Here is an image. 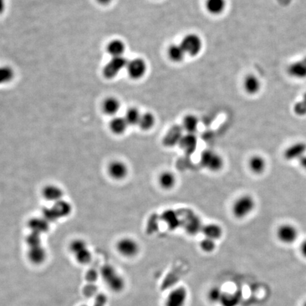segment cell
I'll list each match as a JSON object with an SVG mask.
<instances>
[{
  "label": "cell",
  "instance_id": "1",
  "mask_svg": "<svg viewBox=\"0 0 306 306\" xmlns=\"http://www.w3.org/2000/svg\"><path fill=\"white\" fill-rule=\"evenodd\" d=\"M102 279L113 292H121L125 288V281L113 266L106 264L100 269Z\"/></svg>",
  "mask_w": 306,
  "mask_h": 306
},
{
  "label": "cell",
  "instance_id": "2",
  "mask_svg": "<svg viewBox=\"0 0 306 306\" xmlns=\"http://www.w3.org/2000/svg\"><path fill=\"white\" fill-rule=\"evenodd\" d=\"M255 207L254 199L250 195H243L235 201L232 212L235 218L242 219L253 212Z\"/></svg>",
  "mask_w": 306,
  "mask_h": 306
},
{
  "label": "cell",
  "instance_id": "3",
  "mask_svg": "<svg viewBox=\"0 0 306 306\" xmlns=\"http://www.w3.org/2000/svg\"><path fill=\"white\" fill-rule=\"evenodd\" d=\"M200 162L204 168L208 169L210 172H218L221 170L224 166L223 157L218 153L210 150H207L202 153Z\"/></svg>",
  "mask_w": 306,
  "mask_h": 306
},
{
  "label": "cell",
  "instance_id": "4",
  "mask_svg": "<svg viewBox=\"0 0 306 306\" xmlns=\"http://www.w3.org/2000/svg\"><path fill=\"white\" fill-rule=\"evenodd\" d=\"M70 250L77 262L87 264L92 260V253L83 240H75L70 243Z\"/></svg>",
  "mask_w": 306,
  "mask_h": 306
},
{
  "label": "cell",
  "instance_id": "5",
  "mask_svg": "<svg viewBox=\"0 0 306 306\" xmlns=\"http://www.w3.org/2000/svg\"><path fill=\"white\" fill-rule=\"evenodd\" d=\"M116 250L120 255L125 257L131 258L136 256L140 251L139 245L136 240L131 238H123L118 240Z\"/></svg>",
  "mask_w": 306,
  "mask_h": 306
},
{
  "label": "cell",
  "instance_id": "6",
  "mask_svg": "<svg viewBox=\"0 0 306 306\" xmlns=\"http://www.w3.org/2000/svg\"><path fill=\"white\" fill-rule=\"evenodd\" d=\"M128 61L124 57H112L103 67V75L107 79H112L116 76L121 70L127 66Z\"/></svg>",
  "mask_w": 306,
  "mask_h": 306
},
{
  "label": "cell",
  "instance_id": "7",
  "mask_svg": "<svg viewBox=\"0 0 306 306\" xmlns=\"http://www.w3.org/2000/svg\"><path fill=\"white\" fill-rule=\"evenodd\" d=\"M186 53L196 55L200 52L202 47V40L196 34H189L184 38L180 44Z\"/></svg>",
  "mask_w": 306,
  "mask_h": 306
},
{
  "label": "cell",
  "instance_id": "8",
  "mask_svg": "<svg viewBox=\"0 0 306 306\" xmlns=\"http://www.w3.org/2000/svg\"><path fill=\"white\" fill-rule=\"evenodd\" d=\"M188 293L184 287H178L169 293L165 301V306H184L187 303Z\"/></svg>",
  "mask_w": 306,
  "mask_h": 306
},
{
  "label": "cell",
  "instance_id": "9",
  "mask_svg": "<svg viewBox=\"0 0 306 306\" xmlns=\"http://www.w3.org/2000/svg\"><path fill=\"white\" fill-rule=\"evenodd\" d=\"M108 174L115 180H122L127 177V164L121 160H113L108 166Z\"/></svg>",
  "mask_w": 306,
  "mask_h": 306
},
{
  "label": "cell",
  "instance_id": "10",
  "mask_svg": "<svg viewBox=\"0 0 306 306\" xmlns=\"http://www.w3.org/2000/svg\"><path fill=\"white\" fill-rule=\"evenodd\" d=\"M146 62L141 58L133 59L128 62L127 71L128 75L134 80H138L145 75L146 72Z\"/></svg>",
  "mask_w": 306,
  "mask_h": 306
},
{
  "label": "cell",
  "instance_id": "11",
  "mask_svg": "<svg viewBox=\"0 0 306 306\" xmlns=\"http://www.w3.org/2000/svg\"><path fill=\"white\" fill-rule=\"evenodd\" d=\"M42 195L46 200L53 202V203H57V202L62 200L64 192L58 186L49 184L43 189Z\"/></svg>",
  "mask_w": 306,
  "mask_h": 306
},
{
  "label": "cell",
  "instance_id": "12",
  "mask_svg": "<svg viewBox=\"0 0 306 306\" xmlns=\"http://www.w3.org/2000/svg\"><path fill=\"white\" fill-rule=\"evenodd\" d=\"M27 256L31 263L39 265L46 261L47 258V252L41 245L31 247L28 250Z\"/></svg>",
  "mask_w": 306,
  "mask_h": 306
},
{
  "label": "cell",
  "instance_id": "13",
  "mask_svg": "<svg viewBox=\"0 0 306 306\" xmlns=\"http://www.w3.org/2000/svg\"><path fill=\"white\" fill-rule=\"evenodd\" d=\"M306 153V145L304 143H294L286 150L284 157L287 160H299L305 155Z\"/></svg>",
  "mask_w": 306,
  "mask_h": 306
},
{
  "label": "cell",
  "instance_id": "14",
  "mask_svg": "<svg viewBox=\"0 0 306 306\" xmlns=\"http://www.w3.org/2000/svg\"><path fill=\"white\" fill-rule=\"evenodd\" d=\"M279 239L284 243H292L295 241L298 236V231L293 225H283L277 231Z\"/></svg>",
  "mask_w": 306,
  "mask_h": 306
},
{
  "label": "cell",
  "instance_id": "15",
  "mask_svg": "<svg viewBox=\"0 0 306 306\" xmlns=\"http://www.w3.org/2000/svg\"><path fill=\"white\" fill-rule=\"evenodd\" d=\"M197 144H198L197 138L194 133H187L186 135H183L179 143L180 148L187 154H194L197 150Z\"/></svg>",
  "mask_w": 306,
  "mask_h": 306
},
{
  "label": "cell",
  "instance_id": "16",
  "mask_svg": "<svg viewBox=\"0 0 306 306\" xmlns=\"http://www.w3.org/2000/svg\"><path fill=\"white\" fill-rule=\"evenodd\" d=\"M182 131H183V128L181 126H174L171 128L164 137V146L167 147H172L175 145H179L181 138L183 136Z\"/></svg>",
  "mask_w": 306,
  "mask_h": 306
},
{
  "label": "cell",
  "instance_id": "17",
  "mask_svg": "<svg viewBox=\"0 0 306 306\" xmlns=\"http://www.w3.org/2000/svg\"><path fill=\"white\" fill-rule=\"evenodd\" d=\"M288 72L294 78H306V57L291 64L288 67Z\"/></svg>",
  "mask_w": 306,
  "mask_h": 306
},
{
  "label": "cell",
  "instance_id": "18",
  "mask_svg": "<svg viewBox=\"0 0 306 306\" xmlns=\"http://www.w3.org/2000/svg\"><path fill=\"white\" fill-rule=\"evenodd\" d=\"M202 233L205 238H210L212 240L219 239L223 234V230L220 225L215 224V223H210L204 225L202 229Z\"/></svg>",
  "mask_w": 306,
  "mask_h": 306
},
{
  "label": "cell",
  "instance_id": "19",
  "mask_svg": "<svg viewBox=\"0 0 306 306\" xmlns=\"http://www.w3.org/2000/svg\"><path fill=\"white\" fill-rule=\"evenodd\" d=\"M29 227L31 233L42 234L48 231L49 228V222L45 218H33L29 222Z\"/></svg>",
  "mask_w": 306,
  "mask_h": 306
},
{
  "label": "cell",
  "instance_id": "20",
  "mask_svg": "<svg viewBox=\"0 0 306 306\" xmlns=\"http://www.w3.org/2000/svg\"><path fill=\"white\" fill-rule=\"evenodd\" d=\"M158 182L161 188L164 190H169L175 186L177 179L175 175L172 172L165 171L159 176Z\"/></svg>",
  "mask_w": 306,
  "mask_h": 306
},
{
  "label": "cell",
  "instance_id": "21",
  "mask_svg": "<svg viewBox=\"0 0 306 306\" xmlns=\"http://www.w3.org/2000/svg\"><path fill=\"white\" fill-rule=\"evenodd\" d=\"M128 124L124 117L116 116L110 121L109 128L111 132L116 135H121L126 132Z\"/></svg>",
  "mask_w": 306,
  "mask_h": 306
},
{
  "label": "cell",
  "instance_id": "22",
  "mask_svg": "<svg viewBox=\"0 0 306 306\" xmlns=\"http://www.w3.org/2000/svg\"><path fill=\"white\" fill-rule=\"evenodd\" d=\"M121 108V103L118 99L115 97H108L103 102L102 105L103 112L109 116H113L119 111Z\"/></svg>",
  "mask_w": 306,
  "mask_h": 306
},
{
  "label": "cell",
  "instance_id": "23",
  "mask_svg": "<svg viewBox=\"0 0 306 306\" xmlns=\"http://www.w3.org/2000/svg\"><path fill=\"white\" fill-rule=\"evenodd\" d=\"M202 222L199 217L195 215H191L184 223L186 231L190 235H196L200 230L202 231Z\"/></svg>",
  "mask_w": 306,
  "mask_h": 306
},
{
  "label": "cell",
  "instance_id": "24",
  "mask_svg": "<svg viewBox=\"0 0 306 306\" xmlns=\"http://www.w3.org/2000/svg\"><path fill=\"white\" fill-rule=\"evenodd\" d=\"M241 299L242 295L239 291L234 293H223L220 304L222 306H238Z\"/></svg>",
  "mask_w": 306,
  "mask_h": 306
},
{
  "label": "cell",
  "instance_id": "25",
  "mask_svg": "<svg viewBox=\"0 0 306 306\" xmlns=\"http://www.w3.org/2000/svg\"><path fill=\"white\" fill-rule=\"evenodd\" d=\"M126 46L122 41L115 39L111 41L107 46V52L112 57L123 56Z\"/></svg>",
  "mask_w": 306,
  "mask_h": 306
},
{
  "label": "cell",
  "instance_id": "26",
  "mask_svg": "<svg viewBox=\"0 0 306 306\" xmlns=\"http://www.w3.org/2000/svg\"><path fill=\"white\" fill-rule=\"evenodd\" d=\"M260 82L255 75H250L246 77L244 81L245 91L250 95H255L260 90Z\"/></svg>",
  "mask_w": 306,
  "mask_h": 306
},
{
  "label": "cell",
  "instance_id": "27",
  "mask_svg": "<svg viewBox=\"0 0 306 306\" xmlns=\"http://www.w3.org/2000/svg\"><path fill=\"white\" fill-rule=\"evenodd\" d=\"M249 167L255 174L262 173L266 168V161L261 156H253L249 161Z\"/></svg>",
  "mask_w": 306,
  "mask_h": 306
},
{
  "label": "cell",
  "instance_id": "28",
  "mask_svg": "<svg viewBox=\"0 0 306 306\" xmlns=\"http://www.w3.org/2000/svg\"><path fill=\"white\" fill-rule=\"evenodd\" d=\"M198 126V118L194 116V115H187V116L184 117L182 128H183L184 131H187V133H195L197 131Z\"/></svg>",
  "mask_w": 306,
  "mask_h": 306
},
{
  "label": "cell",
  "instance_id": "29",
  "mask_svg": "<svg viewBox=\"0 0 306 306\" xmlns=\"http://www.w3.org/2000/svg\"><path fill=\"white\" fill-rule=\"evenodd\" d=\"M206 9L208 12L213 14H218L224 10L225 0H207Z\"/></svg>",
  "mask_w": 306,
  "mask_h": 306
},
{
  "label": "cell",
  "instance_id": "30",
  "mask_svg": "<svg viewBox=\"0 0 306 306\" xmlns=\"http://www.w3.org/2000/svg\"><path fill=\"white\" fill-rule=\"evenodd\" d=\"M186 52L181 45H172L169 46L168 55L171 60L174 62H180L183 60Z\"/></svg>",
  "mask_w": 306,
  "mask_h": 306
},
{
  "label": "cell",
  "instance_id": "31",
  "mask_svg": "<svg viewBox=\"0 0 306 306\" xmlns=\"http://www.w3.org/2000/svg\"><path fill=\"white\" fill-rule=\"evenodd\" d=\"M14 71L12 67L7 65L0 66V85L9 83L14 77Z\"/></svg>",
  "mask_w": 306,
  "mask_h": 306
},
{
  "label": "cell",
  "instance_id": "32",
  "mask_svg": "<svg viewBox=\"0 0 306 306\" xmlns=\"http://www.w3.org/2000/svg\"><path fill=\"white\" fill-rule=\"evenodd\" d=\"M155 118L151 113H145L141 115L138 126L144 131H148L154 126Z\"/></svg>",
  "mask_w": 306,
  "mask_h": 306
},
{
  "label": "cell",
  "instance_id": "33",
  "mask_svg": "<svg viewBox=\"0 0 306 306\" xmlns=\"http://www.w3.org/2000/svg\"><path fill=\"white\" fill-rule=\"evenodd\" d=\"M141 115L142 114L140 113L137 108H130L126 111V116L124 118L127 121L128 126H136V125H138Z\"/></svg>",
  "mask_w": 306,
  "mask_h": 306
},
{
  "label": "cell",
  "instance_id": "34",
  "mask_svg": "<svg viewBox=\"0 0 306 306\" xmlns=\"http://www.w3.org/2000/svg\"><path fill=\"white\" fill-rule=\"evenodd\" d=\"M52 208L56 212L59 218L67 216L71 212V205H70V204L62 200L55 203V205H54Z\"/></svg>",
  "mask_w": 306,
  "mask_h": 306
},
{
  "label": "cell",
  "instance_id": "35",
  "mask_svg": "<svg viewBox=\"0 0 306 306\" xmlns=\"http://www.w3.org/2000/svg\"><path fill=\"white\" fill-rule=\"evenodd\" d=\"M164 219L166 223L168 224L171 228H177L179 225V219L177 215L174 214L173 211H167L164 213Z\"/></svg>",
  "mask_w": 306,
  "mask_h": 306
},
{
  "label": "cell",
  "instance_id": "36",
  "mask_svg": "<svg viewBox=\"0 0 306 306\" xmlns=\"http://www.w3.org/2000/svg\"><path fill=\"white\" fill-rule=\"evenodd\" d=\"M223 293L218 287H213L208 291V299L211 303H220Z\"/></svg>",
  "mask_w": 306,
  "mask_h": 306
},
{
  "label": "cell",
  "instance_id": "37",
  "mask_svg": "<svg viewBox=\"0 0 306 306\" xmlns=\"http://www.w3.org/2000/svg\"><path fill=\"white\" fill-rule=\"evenodd\" d=\"M200 247L205 253H212L215 249V240L205 238L201 241Z\"/></svg>",
  "mask_w": 306,
  "mask_h": 306
},
{
  "label": "cell",
  "instance_id": "38",
  "mask_svg": "<svg viewBox=\"0 0 306 306\" xmlns=\"http://www.w3.org/2000/svg\"><path fill=\"white\" fill-rule=\"evenodd\" d=\"M294 112L299 116H304L306 114V92L303 96L302 100L294 105Z\"/></svg>",
  "mask_w": 306,
  "mask_h": 306
},
{
  "label": "cell",
  "instance_id": "39",
  "mask_svg": "<svg viewBox=\"0 0 306 306\" xmlns=\"http://www.w3.org/2000/svg\"><path fill=\"white\" fill-rule=\"evenodd\" d=\"M41 235L35 233H31L26 238V243L29 248L41 245Z\"/></svg>",
  "mask_w": 306,
  "mask_h": 306
},
{
  "label": "cell",
  "instance_id": "40",
  "mask_svg": "<svg viewBox=\"0 0 306 306\" xmlns=\"http://www.w3.org/2000/svg\"><path fill=\"white\" fill-rule=\"evenodd\" d=\"M107 303V298L104 294H99L97 296L94 306H105Z\"/></svg>",
  "mask_w": 306,
  "mask_h": 306
},
{
  "label": "cell",
  "instance_id": "41",
  "mask_svg": "<svg viewBox=\"0 0 306 306\" xmlns=\"http://www.w3.org/2000/svg\"><path fill=\"white\" fill-rule=\"evenodd\" d=\"M299 163H300V165L303 167L304 169L306 170V154L305 155L303 156L299 160Z\"/></svg>",
  "mask_w": 306,
  "mask_h": 306
},
{
  "label": "cell",
  "instance_id": "42",
  "mask_svg": "<svg viewBox=\"0 0 306 306\" xmlns=\"http://www.w3.org/2000/svg\"><path fill=\"white\" fill-rule=\"evenodd\" d=\"M301 253L306 257V240L305 241L303 242L302 245L301 246Z\"/></svg>",
  "mask_w": 306,
  "mask_h": 306
},
{
  "label": "cell",
  "instance_id": "43",
  "mask_svg": "<svg viewBox=\"0 0 306 306\" xmlns=\"http://www.w3.org/2000/svg\"><path fill=\"white\" fill-rule=\"evenodd\" d=\"M100 4H102V5H106V4H109L112 1V0H97Z\"/></svg>",
  "mask_w": 306,
  "mask_h": 306
},
{
  "label": "cell",
  "instance_id": "44",
  "mask_svg": "<svg viewBox=\"0 0 306 306\" xmlns=\"http://www.w3.org/2000/svg\"><path fill=\"white\" fill-rule=\"evenodd\" d=\"M3 6V0H0V9H1V6Z\"/></svg>",
  "mask_w": 306,
  "mask_h": 306
},
{
  "label": "cell",
  "instance_id": "45",
  "mask_svg": "<svg viewBox=\"0 0 306 306\" xmlns=\"http://www.w3.org/2000/svg\"><path fill=\"white\" fill-rule=\"evenodd\" d=\"M304 306H306V302L305 303V304H304Z\"/></svg>",
  "mask_w": 306,
  "mask_h": 306
},
{
  "label": "cell",
  "instance_id": "46",
  "mask_svg": "<svg viewBox=\"0 0 306 306\" xmlns=\"http://www.w3.org/2000/svg\"></svg>",
  "mask_w": 306,
  "mask_h": 306
}]
</instances>
